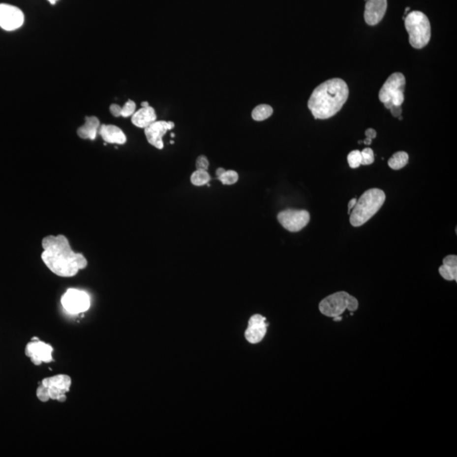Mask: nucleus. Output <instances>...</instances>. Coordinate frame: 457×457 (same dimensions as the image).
<instances>
[{"label":"nucleus","mask_w":457,"mask_h":457,"mask_svg":"<svg viewBox=\"0 0 457 457\" xmlns=\"http://www.w3.org/2000/svg\"><path fill=\"white\" fill-rule=\"evenodd\" d=\"M239 176L234 170H225L221 176H218V180L224 185H233L237 182Z\"/></svg>","instance_id":"22"},{"label":"nucleus","mask_w":457,"mask_h":457,"mask_svg":"<svg viewBox=\"0 0 457 457\" xmlns=\"http://www.w3.org/2000/svg\"><path fill=\"white\" fill-rule=\"evenodd\" d=\"M36 396L39 399L40 401L42 402H47L48 400H50L49 397V388L46 387L44 385H40L39 387L36 390Z\"/></svg>","instance_id":"26"},{"label":"nucleus","mask_w":457,"mask_h":457,"mask_svg":"<svg viewBox=\"0 0 457 457\" xmlns=\"http://www.w3.org/2000/svg\"><path fill=\"white\" fill-rule=\"evenodd\" d=\"M439 273L443 279L448 281H457V257L449 255L443 259V264L439 268Z\"/></svg>","instance_id":"15"},{"label":"nucleus","mask_w":457,"mask_h":457,"mask_svg":"<svg viewBox=\"0 0 457 457\" xmlns=\"http://www.w3.org/2000/svg\"><path fill=\"white\" fill-rule=\"evenodd\" d=\"M391 111V115L395 116V117H399L402 114V109H401V106H395V105H392V106L390 108Z\"/></svg>","instance_id":"30"},{"label":"nucleus","mask_w":457,"mask_h":457,"mask_svg":"<svg viewBox=\"0 0 457 457\" xmlns=\"http://www.w3.org/2000/svg\"><path fill=\"white\" fill-rule=\"evenodd\" d=\"M277 218L282 226L291 232L300 231L310 221V214L306 210L287 209L279 213Z\"/></svg>","instance_id":"7"},{"label":"nucleus","mask_w":457,"mask_h":457,"mask_svg":"<svg viewBox=\"0 0 457 457\" xmlns=\"http://www.w3.org/2000/svg\"><path fill=\"white\" fill-rule=\"evenodd\" d=\"M209 166V159L205 156H199L196 161L197 170H208Z\"/></svg>","instance_id":"27"},{"label":"nucleus","mask_w":457,"mask_h":457,"mask_svg":"<svg viewBox=\"0 0 457 457\" xmlns=\"http://www.w3.org/2000/svg\"><path fill=\"white\" fill-rule=\"evenodd\" d=\"M405 28L409 34V43L412 48L421 49L427 46L431 38V25L427 15L421 11H412L405 18Z\"/></svg>","instance_id":"4"},{"label":"nucleus","mask_w":457,"mask_h":457,"mask_svg":"<svg viewBox=\"0 0 457 457\" xmlns=\"http://www.w3.org/2000/svg\"><path fill=\"white\" fill-rule=\"evenodd\" d=\"M348 97V86L344 80L330 79L315 88L307 107L316 120H326L342 109Z\"/></svg>","instance_id":"2"},{"label":"nucleus","mask_w":457,"mask_h":457,"mask_svg":"<svg viewBox=\"0 0 457 457\" xmlns=\"http://www.w3.org/2000/svg\"><path fill=\"white\" fill-rule=\"evenodd\" d=\"M42 385L46 387L58 388L60 390H63L68 392L70 391V388L71 386V379L70 376L59 374V375L53 376L50 378L43 379Z\"/></svg>","instance_id":"18"},{"label":"nucleus","mask_w":457,"mask_h":457,"mask_svg":"<svg viewBox=\"0 0 457 457\" xmlns=\"http://www.w3.org/2000/svg\"><path fill=\"white\" fill-rule=\"evenodd\" d=\"M157 121V115L152 107H142V109L134 113L131 116V122L136 127L145 128Z\"/></svg>","instance_id":"14"},{"label":"nucleus","mask_w":457,"mask_h":457,"mask_svg":"<svg viewBox=\"0 0 457 457\" xmlns=\"http://www.w3.org/2000/svg\"><path fill=\"white\" fill-rule=\"evenodd\" d=\"M175 127V123L172 122H153L149 126L144 129L145 136L147 140L152 146L157 149H164V142L163 137L166 134L168 130H172Z\"/></svg>","instance_id":"10"},{"label":"nucleus","mask_w":457,"mask_h":457,"mask_svg":"<svg viewBox=\"0 0 457 457\" xmlns=\"http://www.w3.org/2000/svg\"><path fill=\"white\" fill-rule=\"evenodd\" d=\"M333 320L334 321H341V320H342V318H341V316H338V317L334 318Z\"/></svg>","instance_id":"36"},{"label":"nucleus","mask_w":457,"mask_h":457,"mask_svg":"<svg viewBox=\"0 0 457 457\" xmlns=\"http://www.w3.org/2000/svg\"><path fill=\"white\" fill-rule=\"evenodd\" d=\"M24 14L17 7L6 3L0 4V28L5 30H14L24 23Z\"/></svg>","instance_id":"9"},{"label":"nucleus","mask_w":457,"mask_h":457,"mask_svg":"<svg viewBox=\"0 0 457 457\" xmlns=\"http://www.w3.org/2000/svg\"><path fill=\"white\" fill-rule=\"evenodd\" d=\"M224 171H225V170H224V168H218L217 171H216V175H217V176H221L222 174L224 173Z\"/></svg>","instance_id":"34"},{"label":"nucleus","mask_w":457,"mask_h":457,"mask_svg":"<svg viewBox=\"0 0 457 457\" xmlns=\"http://www.w3.org/2000/svg\"><path fill=\"white\" fill-rule=\"evenodd\" d=\"M272 107L268 104H260L255 107L252 112H251V117L256 121V122H263L273 115Z\"/></svg>","instance_id":"20"},{"label":"nucleus","mask_w":457,"mask_h":457,"mask_svg":"<svg viewBox=\"0 0 457 457\" xmlns=\"http://www.w3.org/2000/svg\"><path fill=\"white\" fill-rule=\"evenodd\" d=\"M141 105H142V107L150 106V105H149V102H143V103H142V104H141Z\"/></svg>","instance_id":"37"},{"label":"nucleus","mask_w":457,"mask_h":457,"mask_svg":"<svg viewBox=\"0 0 457 457\" xmlns=\"http://www.w3.org/2000/svg\"><path fill=\"white\" fill-rule=\"evenodd\" d=\"M409 156L406 152H397L388 161L389 166L392 170H399L408 164Z\"/></svg>","instance_id":"19"},{"label":"nucleus","mask_w":457,"mask_h":457,"mask_svg":"<svg viewBox=\"0 0 457 457\" xmlns=\"http://www.w3.org/2000/svg\"><path fill=\"white\" fill-rule=\"evenodd\" d=\"M49 388V397L51 400H57L58 398L61 396V395L66 394L67 392L63 390H60L58 388L48 387Z\"/></svg>","instance_id":"28"},{"label":"nucleus","mask_w":457,"mask_h":457,"mask_svg":"<svg viewBox=\"0 0 457 457\" xmlns=\"http://www.w3.org/2000/svg\"><path fill=\"white\" fill-rule=\"evenodd\" d=\"M405 88L406 78L402 73H393L379 90V100L385 104L386 109H390L392 105L401 106L405 100Z\"/></svg>","instance_id":"6"},{"label":"nucleus","mask_w":457,"mask_h":457,"mask_svg":"<svg viewBox=\"0 0 457 457\" xmlns=\"http://www.w3.org/2000/svg\"><path fill=\"white\" fill-rule=\"evenodd\" d=\"M268 326H269V324L266 321L261 323V324L247 326V330H245V339L251 344L260 342L266 335Z\"/></svg>","instance_id":"17"},{"label":"nucleus","mask_w":457,"mask_h":457,"mask_svg":"<svg viewBox=\"0 0 457 457\" xmlns=\"http://www.w3.org/2000/svg\"><path fill=\"white\" fill-rule=\"evenodd\" d=\"M135 112H136V103L132 100H128L126 103H124V106L122 107V117H124V118L130 117Z\"/></svg>","instance_id":"25"},{"label":"nucleus","mask_w":457,"mask_h":457,"mask_svg":"<svg viewBox=\"0 0 457 457\" xmlns=\"http://www.w3.org/2000/svg\"><path fill=\"white\" fill-rule=\"evenodd\" d=\"M365 135H366V138H369V139L372 140L375 138L376 136H377V132L374 129L372 128H368L367 130L365 131Z\"/></svg>","instance_id":"31"},{"label":"nucleus","mask_w":457,"mask_h":457,"mask_svg":"<svg viewBox=\"0 0 457 457\" xmlns=\"http://www.w3.org/2000/svg\"><path fill=\"white\" fill-rule=\"evenodd\" d=\"M211 180L208 170H197L192 173L191 177V182L194 185L202 186L206 185Z\"/></svg>","instance_id":"21"},{"label":"nucleus","mask_w":457,"mask_h":457,"mask_svg":"<svg viewBox=\"0 0 457 457\" xmlns=\"http://www.w3.org/2000/svg\"><path fill=\"white\" fill-rule=\"evenodd\" d=\"M61 304L67 312L70 313H82L90 307V298L84 291L70 289L63 295Z\"/></svg>","instance_id":"8"},{"label":"nucleus","mask_w":457,"mask_h":457,"mask_svg":"<svg viewBox=\"0 0 457 457\" xmlns=\"http://www.w3.org/2000/svg\"><path fill=\"white\" fill-rule=\"evenodd\" d=\"M387 0H367L365 4L364 20L369 26H376L385 17Z\"/></svg>","instance_id":"11"},{"label":"nucleus","mask_w":457,"mask_h":457,"mask_svg":"<svg viewBox=\"0 0 457 457\" xmlns=\"http://www.w3.org/2000/svg\"><path fill=\"white\" fill-rule=\"evenodd\" d=\"M109 110L115 117H122V107L118 104H112L109 108Z\"/></svg>","instance_id":"29"},{"label":"nucleus","mask_w":457,"mask_h":457,"mask_svg":"<svg viewBox=\"0 0 457 457\" xmlns=\"http://www.w3.org/2000/svg\"><path fill=\"white\" fill-rule=\"evenodd\" d=\"M98 132L107 143L123 145L126 143V136L123 130L116 125L103 124L100 125Z\"/></svg>","instance_id":"13"},{"label":"nucleus","mask_w":457,"mask_h":457,"mask_svg":"<svg viewBox=\"0 0 457 457\" xmlns=\"http://www.w3.org/2000/svg\"><path fill=\"white\" fill-rule=\"evenodd\" d=\"M372 140L369 139V138H366L363 143H364V144H366V145H370V144L372 143Z\"/></svg>","instance_id":"35"},{"label":"nucleus","mask_w":457,"mask_h":457,"mask_svg":"<svg viewBox=\"0 0 457 457\" xmlns=\"http://www.w3.org/2000/svg\"><path fill=\"white\" fill-rule=\"evenodd\" d=\"M42 260L56 275L73 277L79 270L88 266L86 257L82 253L73 251L64 236H46L42 242Z\"/></svg>","instance_id":"1"},{"label":"nucleus","mask_w":457,"mask_h":457,"mask_svg":"<svg viewBox=\"0 0 457 457\" xmlns=\"http://www.w3.org/2000/svg\"><path fill=\"white\" fill-rule=\"evenodd\" d=\"M347 161H348L349 165L352 169H357L359 168L362 162V156H361V152L359 150H354L351 151L347 156Z\"/></svg>","instance_id":"23"},{"label":"nucleus","mask_w":457,"mask_h":457,"mask_svg":"<svg viewBox=\"0 0 457 457\" xmlns=\"http://www.w3.org/2000/svg\"><path fill=\"white\" fill-rule=\"evenodd\" d=\"M359 303L356 297L346 291H338L328 296L319 303L318 308L322 314L329 318H335L348 310L351 312L357 311Z\"/></svg>","instance_id":"5"},{"label":"nucleus","mask_w":457,"mask_h":457,"mask_svg":"<svg viewBox=\"0 0 457 457\" xmlns=\"http://www.w3.org/2000/svg\"><path fill=\"white\" fill-rule=\"evenodd\" d=\"M53 351L54 349L51 345L40 340H32L31 342L28 343L25 349L27 357L30 359L37 358L43 363H51L54 361L52 356Z\"/></svg>","instance_id":"12"},{"label":"nucleus","mask_w":457,"mask_h":457,"mask_svg":"<svg viewBox=\"0 0 457 457\" xmlns=\"http://www.w3.org/2000/svg\"><path fill=\"white\" fill-rule=\"evenodd\" d=\"M57 400L58 401H60V402H64V401L66 400V396H65V394L61 395V396L58 398Z\"/></svg>","instance_id":"33"},{"label":"nucleus","mask_w":457,"mask_h":457,"mask_svg":"<svg viewBox=\"0 0 457 457\" xmlns=\"http://www.w3.org/2000/svg\"><path fill=\"white\" fill-rule=\"evenodd\" d=\"M99 128V120L95 116H88L86 118L85 124L77 130V134L82 139L94 140L97 137Z\"/></svg>","instance_id":"16"},{"label":"nucleus","mask_w":457,"mask_h":457,"mask_svg":"<svg viewBox=\"0 0 457 457\" xmlns=\"http://www.w3.org/2000/svg\"><path fill=\"white\" fill-rule=\"evenodd\" d=\"M357 198H353V199H351V200L350 201V202H349V203H348V213L349 214H350V213H351V209H353V208H354L355 207V205H356V203H357Z\"/></svg>","instance_id":"32"},{"label":"nucleus","mask_w":457,"mask_h":457,"mask_svg":"<svg viewBox=\"0 0 457 457\" xmlns=\"http://www.w3.org/2000/svg\"><path fill=\"white\" fill-rule=\"evenodd\" d=\"M385 191L378 188H372L365 191L350 213L351 225L359 227L368 221L379 212L385 203Z\"/></svg>","instance_id":"3"},{"label":"nucleus","mask_w":457,"mask_h":457,"mask_svg":"<svg viewBox=\"0 0 457 457\" xmlns=\"http://www.w3.org/2000/svg\"><path fill=\"white\" fill-rule=\"evenodd\" d=\"M361 156H362V165H369L374 162V153L372 149L369 148L364 149L363 151L361 152Z\"/></svg>","instance_id":"24"},{"label":"nucleus","mask_w":457,"mask_h":457,"mask_svg":"<svg viewBox=\"0 0 457 457\" xmlns=\"http://www.w3.org/2000/svg\"><path fill=\"white\" fill-rule=\"evenodd\" d=\"M49 2H50V3H53V4H54V3H55V2L57 1V0H49Z\"/></svg>","instance_id":"38"}]
</instances>
